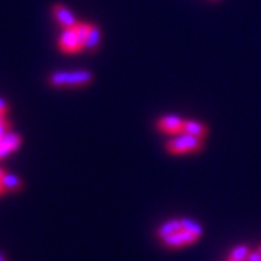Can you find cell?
Masks as SVG:
<instances>
[{
  "instance_id": "cell-1",
  "label": "cell",
  "mask_w": 261,
  "mask_h": 261,
  "mask_svg": "<svg viewBox=\"0 0 261 261\" xmlns=\"http://www.w3.org/2000/svg\"><path fill=\"white\" fill-rule=\"evenodd\" d=\"M94 75L89 70L57 71L49 75V83L56 87H82L93 82Z\"/></svg>"
},
{
  "instance_id": "cell-2",
  "label": "cell",
  "mask_w": 261,
  "mask_h": 261,
  "mask_svg": "<svg viewBox=\"0 0 261 261\" xmlns=\"http://www.w3.org/2000/svg\"><path fill=\"white\" fill-rule=\"evenodd\" d=\"M203 148V140L202 138H196L192 135H178L174 137L166 144V149L168 154L173 155H181V154H190V152H199Z\"/></svg>"
},
{
  "instance_id": "cell-3",
  "label": "cell",
  "mask_w": 261,
  "mask_h": 261,
  "mask_svg": "<svg viewBox=\"0 0 261 261\" xmlns=\"http://www.w3.org/2000/svg\"><path fill=\"white\" fill-rule=\"evenodd\" d=\"M202 233L195 232V231H190V229H186V228H181L178 232L170 235L167 238L163 240V243L168 248H180V247H185V245H189V244L196 243L199 238H200Z\"/></svg>"
},
{
  "instance_id": "cell-4",
  "label": "cell",
  "mask_w": 261,
  "mask_h": 261,
  "mask_svg": "<svg viewBox=\"0 0 261 261\" xmlns=\"http://www.w3.org/2000/svg\"><path fill=\"white\" fill-rule=\"evenodd\" d=\"M58 47L65 54H74V53L84 49L83 44L80 42L74 28H65L63 31L60 41H58Z\"/></svg>"
},
{
  "instance_id": "cell-5",
  "label": "cell",
  "mask_w": 261,
  "mask_h": 261,
  "mask_svg": "<svg viewBox=\"0 0 261 261\" xmlns=\"http://www.w3.org/2000/svg\"><path fill=\"white\" fill-rule=\"evenodd\" d=\"M183 125H185V121L177 115L161 116L159 121L155 122L157 129L163 134H178L183 130Z\"/></svg>"
},
{
  "instance_id": "cell-6",
  "label": "cell",
  "mask_w": 261,
  "mask_h": 261,
  "mask_svg": "<svg viewBox=\"0 0 261 261\" xmlns=\"http://www.w3.org/2000/svg\"><path fill=\"white\" fill-rule=\"evenodd\" d=\"M53 15H54V18L63 27V28H74L75 25L79 23L77 20H75V16L73 15V12L68 9V8H65L64 5H61V3H56L54 6H53Z\"/></svg>"
},
{
  "instance_id": "cell-7",
  "label": "cell",
  "mask_w": 261,
  "mask_h": 261,
  "mask_svg": "<svg viewBox=\"0 0 261 261\" xmlns=\"http://www.w3.org/2000/svg\"><path fill=\"white\" fill-rule=\"evenodd\" d=\"M20 142H22L20 135L10 132V130L5 137H2L0 138V160L6 159L12 152H15L19 148Z\"/></svg>"
},
{
  "instance_id": "cell-8",
  "label": "cell",
  "mask_w": 261,
  "mask_h": 261,
  "mask_svg": "<svg viewBox=\"0 0 261 261\" xmlns=\"http://www.w3.org/2000/svg\"><path fill=\"white\" fill-rule=\"evenodd\" d=\"M183 132L187 134V135H192V137H196V138H206L207 135V126L203 125L202 122H196V121H185V125H183Z\"/></svg>"
},
{
  "instance_id": "cell-9",
  "label": "cell",
  "mask_w": 261,
  "mask_h": 261,
  "mask_svg": "<svg viewBox=\"0 0 261 261\" xmlns=\"http://www.w3.org/2000/svg\"><path fill=\"white\" fill-rule=\"evenodd\" d=\"M100 42H102V32H100V29L97 28L96 25H92L90 32H89V37H87L86 44H84V49H87L90 54H93V53H96L99 49Z\"/></svg>"
},
{
  "instance_id": "cell-10",
  "label": "cell",
  "mask_w": 261,
  "mask_h": 261,
  "mask_svg": "<svg viewBox=\"0 0 261 261\" xmlns=\"http://www.w3.org/2000/svg\"><path fill=\"white\" fill-rule=\"evenodd\" d=\"M0 187L3 189V192H18L23 187V181L16 176V174H10L5 173V176L0 180Z\"/></svg>"
},
{
  "instance_id": "cell-11",
  "label": "cell",
  "mask_w": 261,
  "mask_h": 261,
  "mask_svg": "<svg viewBox=\"0 0 261 261\" xmlns=\"http://www.w3.org/2000/svg\"><path fill=\"white\" fill-rule=\"evenodd\" d=\"M180 229H181V221L180 219H170V221L161 225L157 229V237H159L160 240H164V238H167L170 235L178 232Z\"/></svg>"
},
{
  "instance_id": "cell-12",
  "label": "cell",
  "mask_w": 261,
  "mask_h": 261,
  "mask_svg": "<svg viewBox=\"0 0 261 261\" xmlns=\"http://www.w3.org/2000/svg\"><path fill=\"white\" fill-rule=\"evenodd\" d=\"M250 248L247 247V245H237V247H233L232 250L229 251V258H232V260L237 261H247L248 258V255H250Z\"/></svg>"
},
{
  "instance_id": "cell-13",
  "label": "cell",
  "mask_w": 261,
  "mask_h": 261,
  "mask_svg": "<svg viewBox=\"0 0 261 261\" xmlns=\"http://www.w3.org/2000/svg\"><path fill=\"white\" fill-rule=\"evenodd\" d=\"M90 28H92V25H90V23H86V22L77 23V25L74 27L75 32H77V37H79V39H80V42L83 44V48H84V44H86V39H87V37H89Z\"/></svg>"
},
{
  "instance_id": "cell-14",
  "label": "cell",
  "mask_w": 261,
  "mask_h": 261,
  "mask_svg": "<svg viewBox=\"0 0 261 261\" xmlns=\"http://www.w3.org/2000/svg\"><path fill=\"white\" fill-rule=\"evenodd\" d=\"M9 128H10V122L8 121V119L3 122V123H0V138H2V137H5V135L9 132Z\"/></svg>"
},
{
  "instance_id": "cell-15",
  "label": "cell",
  "mask_w": 261,
  "mask_h": 261,
  "mask_svg": "<svg viewBox=\"0 0 261 261\" xmlns=\"http://www.w3.org/2000/svg\"><path fill=\"white\" fill-rule=\"evenodd\" d=\"M247 261H261V252L257 250V251H251Z\"/></svg>"
},
{
  "instance_id": "cell-16",
  "label": "cell",
  "mask_w": 261,
  "mask_h": 261,
  "mask_svg": "<svg viewBox=\"0 0 261 261\" xmlns=\"http://www.w3.org/2000/svg\"><path fill=\"white\" fill-rule=\"evenodd\" d=\"M8 111H9V106H8V103H6V100L0 99V113L6 115V112H8Z\"/></svg>"
},
{
  "instance_id": "cell-17",
  "label": "cell",
  "mask_w": 261,
  "mask_h": 261,
  "mask_svg": "<svg viewBox=\"0 0 261 261\" xmlns=\"http://www.w3.org/2000/svg\"><path fill=\"white\" fill-rule=\"evenodd\" d=\"M6 121V118H5V115L3 113H0V123H3V122Z\"/></svg>"
},
{
  "instance_id": "cell-18",
  "label": "cell",
  "mask_w": 261,
  "mask_h": 261,
  "mask_svg": "<svg viewBox=\"0 0 261 261\" xmlns=\"http://www.w3.org/2000/svg\"><path fill=\"white\" fill-rule=\"evenodd\" d=\"M5 173H6V171H5V170H3V168L0 167V180H2V177H3V176H5Z\"/></svg>"
},
{
  "instance_id": "cell-19",
  "label": "cell",
  "mask_w": 261,
  "mask_h": 261,
  "mask_svg": "<svg viewBox=\"0 0 261 261\" xmlns=\"http://www.w3.org/2000/svg\"><path fill=\"white\" fill-rule=\"evenodd\" d=\"M0 261H5V258H3V255L0 254Z\"/></svg>"
},
{
  "instance_id": "cell-20",
  "label": "cell",
  "mask_w": 261,
  "mask_h": 261,
  "mask_svg": "<svg viewBox=\"0 0 261 261\" xmlns=\"http://www.w3.org/2000/svg\"><path fill=\"white\" fill-rule=\"evenodd\" d=\"M3 193H5V192H3V189L0 187V195H3Z\"/></svg>"
},
{
  "instance_id": "cell-21",
  "label": "cell",
  "mask_w": 261,
  "mask_h": 261,
  "mask_svg": "<svg viewBox=\"0 0 261 261\" xmlns=\"http://www.w3.org/2000/svg\"><path fill=\"white\" fill-rule=\"evenodd\" d=\"M226 261H237V260H232V258H228V260Z\"/></svg>"
},
{
  "instance_id": "cell-22",
  "label": "cell",
  "mask_w": 261,
  "mask_h": 261,
  "mask_svg": "<svg viewBox=\"0 0 261 261\" xmlns=\"http://www.w3.org/2000/svg\"><path fill=\"white\" fill-rule=\"evenodd\" d=\"M258 251L261 252V244H260V247H258Z\"/></svg>"
}]
</instances>
